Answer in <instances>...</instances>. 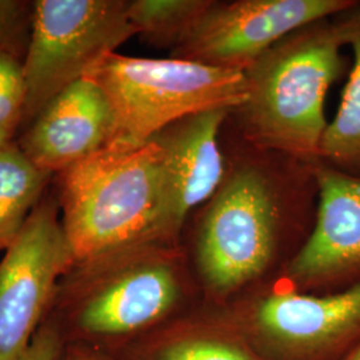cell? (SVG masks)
Instances as JSON below:
<instances>
[{
  "mask_svg": "<svg viewBox=\"0 0 360 360\" xmlns=\"http://www.w3.org/2000/svg\"><path fill=\"white\" fill-rule=\"evenodd\" d=\"M347 46L342 18L302 27L245 71L247 98L238 111L259 147L303 159L321 154L327 91L342 75Z\"/></svg>",
  "mask_w": 360,
  "mask_h": 360,
  "instance_id": "cell-2",
  "label": "cell"
},
{
  "mask_svg": "<svg viewBox=\"0 0 360 360\" xmlns=\"http://www.w3.org/2000/svg\"><path fill=\"white\" fill-rule=\"evenodd\" d=\"M117 360H254L245 349L218 339H191L162 327L112 354Z\"/></svg>",
  "mask_w": 360,
  "mask_h": 360,
  "instance_id": "cell-16",
  "label": "cell"
},
{
  "mask_svg": "<svg viewBox=\"0 0 360 360\" xmlns=\"http://www.w3.org/2000/svg\"><path fill=\"white\" fill-rule=\"evenodd\" d=\"M251 323L260 340L290 359H318L360 334V282L331 295L278 292L260 299Z\"/></svg>",
  "mask_w": 360,
  "mask_h": 360,
  "instance_id": "cell-11",
  "label": "cell"
},
{
  "mask_svg": "<svg viewBox=\"0 0 360 360\" xmlns=\"http://www.w3.org/2000/svg\"><path fill=\"white\" fill-rule=\"evenodd\" d=\"M25 55L0 50V147L13 143L26 108Z\"/></svg>",
  "mask_w": 360,
  "mask_h": 360,
  "instance_id": "cell-17",
  "label": "cell"
},
{
  "mask_svg": "<svg viewBox=\"0 0 360 360\" xmlns=\"http://www.w3.org/2000/svg\"><path fill=\"white\" fill-rule=\"evenodd\" d=\"M230 110H210L172 123L154 138L160 148L159 239L171 245L193 207L224 181L219 132Z\"/></svg>",
  "mask_w": 360,
  "mask_h": 360,
  "instance_id": "cell-9",
  "label": "cell"
},
{
  "mask_svg": "<svg viewBox=\"0 0 360 360\" xmlns=\"http://www.w3.org/2000/svg\"><path fill=\"white\" fill-rule=\"evenodd\" d=\"M119 138L114 108L103 90L83 77L65 87L25 127L18 147L37 167L58 175Z\"/></svg>",
  "mask_w": 360,
  "mask_h": 360,
  "instance_id": "cell-10",
  "label": "cell"
},
{
  "mask_svg": "<svg viewBox=\"0 0 360 360\" xmlns=\"http://www.w3.org/2000/svg\"><path fill=\"white\" fill-rule=\"evenodd\" d=\"M181 294L174 250L166 243H139L74 263L60 278L43 322L63 345L114 354L160 328Z\"/></svg>",
  "mask_w": 360,
  "mask_h": 360,
  "instance_id": "cell-1",
  "label": "cell"
},
{
  "mask_svg": "<svg viewBox=\"0 0 360 360\" xmlns=\"http://www.w3.org/2000/svg\"><path fill=\"white\" fill-rule=\"evenodd\" d=\"M62 346L63 343L52 326L43 322L22 360H55Z\"/></svg>",
  "mask_w": 360,
  "mask_h": 360,
  "instance_id": "cell-19",
  "label": "cell"
},
{
  "mask_svg": "<svg viewBox=\"0 0 360 360\" xmlns=\"http://www.w3.org/2000/svg\"><path fill=\"white\" fill-rule=\"evenodd\" d=\"M56 176L75 263L129 245L162 243L160 148L153 139L138 146L116 141Z\"/></svg>",
  "mask_w": 360,
  "mask_h": 360,
  "instance_id": "cell-3",
  "label": "cell"
},
{
  "mask_svg": "<svg viewBox=\"0 0 360 360\" xmlns=\"http://www.w3.org/2000/svg\"><path fill=\"white\" fill-rule=\"evenodd\" d=\"M114 108L120 142L142 144L172 123L210 110H238L245 72L181 59L108 53L86 75Z\"/></svg>",
  "mask_w": 360,
  "mask_h": 360,
  "instance_id": "cell-4",
  "label": "cell"
},
{
  "mask_svg": "<svg viewBox=\"0 0 360 360\" xmlns=\"http://www.w3.org/2000/svg\"><path fill=\"white\" fill-rule=\"evenodd\" d=\"M346 360H360V346Z\"/></svg>",
  "mask_w": 360,
  "mask_h": 360,
  "instance_id": "cell-21",
  "label": "cell"
},
{
  "mask_svg": "<svg viewBox=\"0 0 360 360\" xmlns=\"http://www.w3.org/2000/svg\"><path fill=\"white\" fill-rule=\"evenodd\" d=\"M214 0H131L129 23L136 35L156 47L175 49Z\"/></svg>",
  "mask_w": 360,
  "mask_h": 360,
  "instance_id": "cell-15",
  "label": "cell"
},
{
  "mask_svg": "<svg viewBox=\"0 0 360 360\" xmlns=\"http://www.w3.org/2000/svg\"><path fill=\"white\" fill-rule=\"evenodd\" d=\"M347 46L354 55L340 104L324 131L319 158L338 168L360 169V7L343 13Z\"/></svg>",
  "mask_w": 360,
  "mask_h": 360,
  "instance_id": "cell-13",
  "label": "cell"
},
{
  "mask_svg": "<svg viewBox=\"0 0 360 360\" xmlns=\"http://www.w3.org/2000/svg\"><path fill=\"white\" fill-rule=\"evenodd\" d=\"M58 198L41 199L0 260V360H22L75 259Z\"/></svg>",
  "mask_w": 360,
  "mask_h": 360,
  "instance_id": "cell-7",
  "label": "cell"
},
{
  "mask_svg": "<svg viewBox=\"0 0 360 360\" xmlns=\"http://www.w3.org/2000/svg\"><path fill=\"white\" fill-rule=\"evenodd\" d=\"M319 205L307 242L291 260L287 275L316 285L360 270V178L328 163L314 168Z\"/></svg>",
  "mask_w": 360,
  "mask_h": 360,
  "instance_id": "cell-12",
  "label": "cell"
},
{
  "mask_svg": "<svg viewBox=\"0 0 360 360\" xmlns=\"http://www.w3.org/2000/svg\"><path fill=\"white\" fill-rule=\"evenodd\" d=\"M278 206L270 180L257 168H238L221 183L202 221L196 260L207 287L229 294L270 264Z\"/></svg>",
  "mask_w": 360,
  "mask_h": 360,
  "instance_id": "cell-6",
  "label": "cell"
},
{
  "mask_svg": "<svg viewBox=\"0 0 360 360\" xmlns=\"http://www.w3.org/2000/svg\"><path fill=\"white\" fill-rule=\"evenodd\" d=\"M34 3L0 0V50L23 53L28 27L31 28Z\"/></svg>",
  "mask_w": 360,
  "mask_h": 360,
  "instance_id": "cell-18",
  "label": "cell"
},
{
  "mask_svg": "<svg viewBox=\"0 0 360 360\" xmlns=\"http://www.w3.org/2000/svg\"><path fill=\"white\" fill-rule=\"evenodd\" d=\"M52 176L37 167L16 143L0 147V252L19 235Z\"/></svg>",
  "mask_w": 360,
  "mask_h": 360,
  "instance_id": "cell-14",
  "label": "cell"
},
{
  "mask_svg": "<svg viewBox=\"0 0 360 360\" xmlns=\"http://www.w3.org/2000/svg\"><path fill=\"white\" fill-rule=\"evenodd\" d=\"M126 0H38L25 53V129L55 95L136 35Z\"/></svg>",
  "mask_w": 360,
  "mask_h": 360,
  "instance_id": "cell-5",
  "label": "cell"
},
{
  "mask_svg": "<svg viewBox=\"0 0 360 360\" xmlns=\"http://www.w3.org/2000/svg\"><path fill=\"white\" fill-rule=\"evenodd\" d=\"M55 360H117L112 354L82 345H63Z\"/></svg>",
  "mask_w": 360,
  "mask_h": 360,
  "instance_id": "cell-20",
  "label": "cell"
},
{
  "mask_svg": "<svg viewBox=\"0 0 360 360\" xmlns=\"http://www.w3.org/2000/svg\"><path fill=\"white\" fill-rule=\"evenodd\" d=\"M352 0L212 1L171 58L242 71L302 27L356 7Z\"/></svg>",
  "mask_w": 360,
  "mask_h": 360,
  "instance_id": "cell-8",
  "label": "cell"
}]
</instances>
